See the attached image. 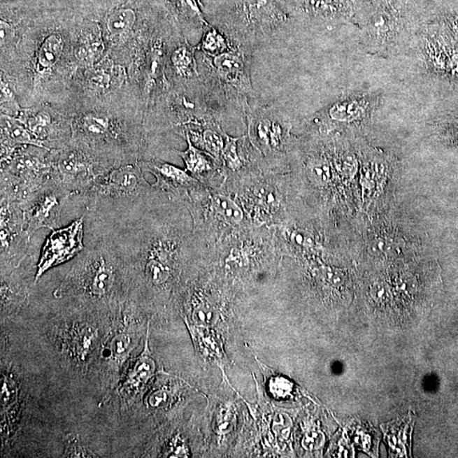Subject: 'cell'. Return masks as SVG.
<instances>
[{
	"instance_id": "obj_1",
	"label": "cell",
	"mask_w": 458,
	"mask_h": 458,
	"mask_svg": "<svg viewBox=\"0 0 458 458\" xmlns=\"http://www.w3.org/2000/svg\"><path fill=\"white\" fill-rule=\"evenodd\" d=\"M138 163L115 167L99 177L86 193L71 198L80 203L83 213L99 218L123 216L145 203L151 189Z\"/></svg>"
},
{
	"instance_id": "obj_2",
	"label": "cell",
	"mask_w": 458,
	"mask_h": 458,
	"mask_svg": "<svg viewBox=\"0 0 458 458\" xmlns=\"http://www.w3.org/2000/svg\"><path fill=\"white\" fill-rule=\"evenodd\" d=\"M231 39L229 49L216 55L203 54L207 94L221 106H248L253 93L250 83V51Z\"/></svg>"
},
{
	"instance_id": "obj_3",
	"label": "cell",
	"mask_w": 458,
	"mask_h": 458,
	"mask_svg": "<svg viewBox=\"0 0 458 458\" xmlns=\"http://www.w3.org/2000/svg\"><path fill=\"white\" fill-rule=\"evenodd\" d=\"M53 153L20 146L10 157L1 160L0 194L3 201L21 205L53 175Z\"/></svg>"
},
{
	"instance_id": "obj_4",
	"label": "cell",
	"mask_w": 458,
	"mask_h": 458,
	"mask_svg": "<svg viewBox=\"0 0 458 458\" xmlns=\"http://www.w3.org/2000/svg\"><path fill=\"white\" fill-rule=\"evenodd\" d=\"M53 175L71 198L87 192L99 177L113 169L75 147L53 150Z\"/></svg>"
},
{
	"instance_id": "obj_5",
	"label": "cell",
	"mask_w": 458,
	"mask_h": 458,
	"mask_svg": "<svg viewBox=\"0 0 458 458\" xmlns=\"http://www.w3.org/2000/svg\"><path fill=\"white\" fill-rule=\"evenodd\" d=\"M71 200V195L52 175L45 185L20 205L29 237L38 230L61 228L63 209Z\"/></svg>"
},
{
	"instance_id": "obj_6",
	"label": "cell",
	"mask_w": 458,
	"mask_h": 458,
	"mask_svg": "<svg viewBox=\"0 0 458 458\" xmlns=\"http://www.w3.org/2000/svg\"><path fill=\"white\" fill-rule=\"evenodd\" d=\"M85 215L63 229L52 230L43 244L36 270L34 285L47 271L66 264L85 248Z\"/></svg>"
},
{
	"instance_id": "obj_7",
	"label": "cell",
	"mask_w": 458,
	"mask_h": 458,
	"mask_svg": "<svg viewBox=\"0 0 458 458\" xmlns=\"http://www.w3.org/2000/svg\"><path fill=\"white\" fill-rule=\"evenodd\" d=\"M0 241L2 269L21 265L29 252L31 241L23 210L15 203L1 201Z\"/></svg>"
},
{
	"instance_id": "obj_8",
	"label": "cell",
	"mask_w": 458,
	"mask_h": 458,
	"mask_svg": "<svg viewBox=\"0 0 458 458\" xmlns=\"http://www.w3.org/2000/svg\"><path fill=\"white\" fill-rule=\"evenodd\" d=\"M250 141L266 153L280 147L284 130L278 119V113L272 109L254 110L248 115Z\"/></svg>"
},
{
	"instance_id": "obj_9",
	"label": "cell",
	"mask_w": 458,
	"mask_h": 458,
	"mask_svg": "<svg viewBox=\"0 0 458 458\" xmlns=\"http://www.w3.org/2000/svg\"><path fill=\"white\" fill-rule=\"evenodd\" d=\"M20 146L48 150L17 118L1 113V160L10 157Z\"/></svg>"
},
{
	"instance_id": "obj_10",
	"label": "cell",
	"mask_w": 458,
	"mask_h": 458,
	"mask_svg": "<svg viewBox=\"0 0 458 458\" xmlns=\"http://www.w3.org/2000/svg\"><path fill=\"white\" fill-rule=\"evenodd\" d=\"M138 164L141 166L143 171H147L157 178V183L153 185L154 187L167 189L178 193L196 182L187 173L186 170L178 169L169 163L150 161L138 162Z\"/></svg>"
},
{
	"instance_id": "obj_11",
	"label": "cell",
	"mask_w": 458,
	"mask_h": 458,
	"mask_svg": "<svg viewBox=\"0 0 458 458\" xmlns=\"http://www.w3.org/2000/svg\"><path fill=\"white\" fill-rule=\"evenodd\" d=\"M148 334L149 330L147 334L145 348L135 362L133 368L127 374L125 383L123 385V389L130 390V392L141 389L155 375L157 366H155V359L151 355L149 348Z\"/></svg>"
},
{
	"instance_id": "obj_12",
	"label": "cell",
	"mask_w": 458,
	"mask_h": 458,
	"mask_svg": "<svg viewBox=\"0 0 458 458\" xmlns=\"http://www.w3.org/2000/svg\"><path fill=\"white\" fill-rule=\"evenodd\" d=\"M15 118L21 121L48 150H51L48 145V142L50 141L52 135L54 134V129L49 113L45 110L38 111L34 114L20 113L17 117Z\"/></svg>"
},
{
	"instance_id": "obj_13",
	"label": "cell",
	"mask_w": 458,
	"mask_h": 458,
	"mask_svg": "<svg viewBox=\"0 0 458 458\" xmlns=\"http://www.w3.org/2000/svg\"><path fill=\"white\" fill-rule=\"evenodd\" d=\"M64 41L61 35L51 34L43 41L37 55V70L45 74L51 71L61 58Z\"/></svg>"
},
{
	"instance_id": "obj_14",
	"label": "cell",
	"mask_w": 458,
	"mask_h": 458,
	"mask_svg": "<svg viewBox=\"0 0 458 458\" xmlns=\"http://www.w3.org/2000/svg\"><path fill=\"white\" fill-rule=\"evenodd\" d=\"M173 71L179 78L185 79L198 78V65L194 58L193 48L187 45L178 46L170 57Z\"/></svg>"
},
{
	"instance_id": "obj_15",
	"label": "cell",
	"mask_w": 458,
	"mask_h": 458,
	"mask_svg": "<svg viewBox=\"0 0 458 458\" xmlns=\"http://www.w3.org/2000/svg\"><path fill=\"white\" fill-rule=\"evenodd\" d=\"M185 137L187 142H188V149L185 151H175L185 162L186 171L199 176V175L212 170V163L208 159L209 154L203 152V151L196 148L192 141H190L188 134H185Z\"/></svg>"
},
{
	"instance_id": "obj_16",
	"label": "cell",
	"mask_w": 458,
	"mask_h": 458,
	"mask_svg": "<svg viewBox=\"0 0 458 458\" xmlns=\"http://www.w3.org/2000/svg\"><path fill=\"white\" fill-rule=\"evenodd\" d=\"M103 45L99 36L94 33L83 35L79 41L77 55L79 59L87 65H94L102 57Z\"/></svg>"
},
{
	"instance_id": "obj_17",
	"label": "cell",
	"mask_w": 458,
	"mask_h": 458,
	"mask_svg": "<svg viewBox=\"0 0 458 458\" xmlns=\"http://www.w3.org/2000/svg\"><path fill=\"white\" fill-rule=\"evenodd\" d=\"M365 103L358 99H345L334 103L328 110L329 117L334 121L348 122L360 117L365 111Z\"/></svg>"
},
{
	"instance_id": "obj_18",
	"label": "cell",
	"mask_w": 458,
	"mask_h": 458,
	"mask_svg": "<svg viewBox=\"0 0 458 458\" xmlns=\"http://www.w3.org/2000/svg\"><path fill=\"white\" fill-rule=\"evenodd\" d=\"M136 15L131 9H121L113 12L107 21V29L114 38H122L133 29Z\"/></svg>"
},
{
	"instance_id": "obj_19",
	"label": "cell",
	"mask_w": 458,
	"mask_h": 458,
	"mask_svg": "<svg viewBox=\"0 0 458 458\" xmlns=\"http://www.w3.org/2000/svg\"><path fill=\"white\" fill-rule=\"evenodd\" d=\"M143 264V273L146 280L154 286H162L169 280L172 269L169 264L164 262L150 259V260L139 262Z\"/></svg>"
},
{
	"instance_id": "obj_20",
	"label": "cell",
	"mask_w": 458,
	"mask_h": 458,
	"mask_svg": "<svg viewBox=\"0 0 458 458\" xmlns=\"http://www.w3.org/2000/svg\"><path fill=\"white\" fill-rule=\"evenodd\" d=\"M213 205L219 216L228 224H238L244 217L241 207L225 195L218 194L214 196Z\"/></svg>"
},
{
	"instance_id": "obj_21",
	"label": "cell",
	"mask_w": 458,
	"mask_h": 458,
	"mask_svg": "<svg viewBox=\"0 0 458 458\" xmlns=\"http://www.w3.org/2000/svg\"><path fill=\"white\" fill-rule=\"evenodd\" d=\"M201 135V145L204 147L206 152L213 158L220 157L225 145L221 131L214 129H206L203 131Z\"/></svg>"
},
{
	"instance_id": "obj_22",
	"label": "cell",
	"mask_w": 458,
	"mask_h": 458,
	"mask_svg": "<svg viewBox=\"0 0 458 458\" xmlns=\"http://www.w3.org/2000/svg\"><path fill=\"white\" fill-rule=\"evenodd\" d=\"M240 141L241 138H233L225 134V145L221 155L227 166L233 171L241 169L242 166L238 148V143Z\"/></svg>"
},
{
	"instance_id": "obj_23",
	"label": "cell",
	"mask_w": 458,
	"mask_h": 458,
	"mask_svg": "<svg viewBox=\"0 0 458 458\" xmlns=\"http://www.w3.org/2000/svg\"><path fill=\"white\" fill-rule=\"evenodd\" d=\"M191 318L195 325L205 327L213 324L217 321V312L206 302H199L193 306Z\"/></svg>"
},
{
	"instance_id": "obj_24",
	"label": "cell",
	"mask_w": 458,
	"mask_h": 458,
	"mask_svg": "<svg viewBox=\"0 0 458 458\" xmlns=\"http://www.w3.org/2000/svg\"><path fill=\"white\" fill-rule=\"evenodd\" d=\"M1 110L2 113L17 117L21 113L18 103L15 101L13 93L7 83L1 81Z\"/></svg>"
},
{
	"instance_id": "obj_25",
	"label": "cell",
	"mask_w": 458,
	"mask_h": 458,
	"mask_svg": "<svg viewBox=\"0 0 458 458\" xmlns=\"http://www.w3.org/2000/svg\"><path fill=\"white\" fill-rule=\"evenodd\" d=\"M131 345V338L124 334H117L110 342L109 352L110 356L121 358L126 356Z\"/></svg>"
},
{
	"instance_id": "obj_26",
	"label": "cell",
	"mask_w": 458,
	"mask_h": 458,
	"mask_svg": "<svg viewBox=\"0 0 458 458\" xmlns=\"http://www.w3.org/2000/svg\"><path fill=\"white\" fill-rule=\"evenodd\" d=\"M270 392L276 397H285L292 390V385L288 381L278 377H271L269 383Z\"/></svg>"
},
{
	"instance_id": "obj_27",
	"label": "cell",
	"mask_w": 458,
	"mask_h": 458,
	"mask_svg": "<svg viewBox=\"0 0 458 458\" xmlns=\"http://www.w3.org/2000/svg\"><path fill=\"white\" fill-rule=\"evenodd\" d=\"M94 337L95 333L91 329L87 330V331L85 330V331H83L81 336L78 337V352L82 359H85L87 354L90 352L91 348L93 346Z\"/></svg>"
},
{
	"instance_id": "obj_28",
	"label": "cell",
	"mask_w": 458,
	"mask_h": 458,
	"mask_svg": "<svg viewBox=\"0 0 458 458\" xmlns=\"http://www.w3.org/2000/svg\"><path fill=\"white\" fill-rule=\"evenodd\" d=\"M169 400V395L163 390H158L150 396L149 403L154 408L162 407V406L166 403Z\"/></svg>"
},
{
	"instance_id": "obj_29",
	"label": "cell",
	"mask_w": 458,
	"mask_h": 458,
	"mask_svg": "<svg viewBox=\"0 0 458 458\" xmlns=\"http://www.w3.org/2000/svg\"><path fill=\"white\" fill-rule=\"evenodd\" d=\"M448 22L451 25L452 29L455 30L458 34V14L450 15Z\"/></svg>"
}]
</instances>
